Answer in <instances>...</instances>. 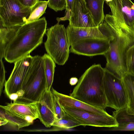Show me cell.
<instances>
[{"instance_id":"cell-1","label":"cell","mask_w":134,"mask_h":134,"mask_svg":"<svg viewBox=\"0 0 134 134\" xmlns=\"http://www.w3.org/2000/svg\"><path fill=\"white\" fill-rule=\"evenodd\" d=\"M45 17L21 26L8 44L4 58L10 63H14L31 52L43 42L46 31Z\"/></svg>"},{"instance_id":"cell-25","label":"cell","mask_w":134,"mask_h":134,"mask_svg":"<svg viewBox=\"0 0 134 134\" xmlns=\"http://www.w3.org/2000/svg\"><path fill=\"white\" fill-rule=\"evenodd\" d=\"M126 63L127 73L134 74V45L126 52Z\"/></svg>"},{"instance_id":"cell-22","label":"cell","mask_w":134,"mask_h":134,"mask_svg":"<svg viewBox=\"0 0 134 134\" xmlns=\"http://www.w3.org/2000/svg\"><path fill=\"white\" fill-rule=\"evenodd\" d=\"M43 59L45 75L46 84V89L51 90L53 81L55 68V63L47 54H44L42 56Z\"/></svg>"},{"instance_id":"cell-18","label":"cell","mask_w":134,"mask_h":134,"mask_svg":"<svg viewBox=\"0 0 134 134\" xmlns=\"http://www.w3.org/2000/svg\"><path fill=\"white\" fill-rule=\"evenodd\" d=\"M86 6L90 11L97 26L104 21L105 15L103 5L105 0H85Z\"/></svg>"},{"instance_id":"cell-29","label":"cell","mask_w":134,"mask_h":134,"mask_svg":"<svg viewBox=\"0 0 134 134\" xmlns=\"http://www.w3.org/2000/svg\"><path fill=\"white\" fill-rule=\"evenodd\" d=\"M1 69L0 72V95L1 96L3 87L6 82L5 79V71L2 59H0Z\"/></svg>"},{"instance_id":"cell-20","label":"cell","mask_w":134,"mask_h":134,"mask_svg":"<svg viewBox=\"0 0 134 134\" xmlns=\"http://www.w3.org/2000/svg\"><path fill=\"white\" fill-rule=\"evenodd\" d=\"M122 79L127 96V107L134 113V74L127 73Z\"/></svg>"},{"instance_id":"cell-21","label":"cell","mask_w":134,"mask_h":134,"mask_svg":"<svg viewBox=\"0 0 134 134\" xmlns=\"http://www.w3.org/2000/svg\"><path fill=\"white\" fill-rule=\"evenodd\" d=\"M0 108V118L7 119L8 123L17 126L18 129L28 126L32 124L26 119L7 109Z\"/></svg>"},{"instance_id":"cell-14","label":"cell","mask_w":134,"mask_h":134,"mask_svg":"<svg viewBox=\"0 0 134 134\" xmlns=\"http://www.w3.org/2000/svg\"><path fill=\"white\" fill-rule=\"evenodd\" d=\"M66 30L70 46L80 40L90 38L103 39L109 41V39L101 31L98 26L92 27H79L68 25Z\"/></svg>"},{"instance_id":"cell-30","label":"cell","mask_w":134,"mask_h":134,"mask_svg":"<svg viewBox=\"0 0 134 134\" xmlns=\"http://www.w3.org/2000/svg\"><path fill=\"white\" fill-rule=\"evenodd\" d=\"M38 0H19L24 5L31 8Z\"/></svg>"},{"instance_id":"cell-17","label":"cell","mask_w":134,"mask_h":134,"mask_svg":"<svg viewBox=\"0 0 134 134\" xmlns=\"http://www.w3.org/2000/svg\"><path fill=\"white\" fill-rule=\"evenodd\" d=\"M112 116L118 124L112 130L119 131L134 130V113L127 106L113 112Z\"/></svg>"},{"instance_id":"cell-32","label":"cell","mask_w":134,"mask_h":134,"mask_svg":"<svg viewBox=\"0 0 134 134\" xmlns=\"http://www.w3.org/2000/svg\"><path fill=\"white\" fill-rule=\"evenodd\" d=\"M8 123V121L5 119H0V126L4 125Z\"/></svg>"},{"instance_id":"cell-9","label":"cell","mask_w":134,"mask_h":134,"mask_svg":"<svg viewBox=\"0 0 134 134\" xmlns=\"http://www.w3.org/2000/svg\"><path fill=\"white\" fill-rule=\"evenodd\" d=\"M64 111L82 126L113 127L118 124L112 115H100L75 108L62 107Z\"/></svg>"},{"instance_id":"cell-12","label":"cell","mask_w":134,"mask_h":134,"mask_svg":"<svg viewBox=\"0 0 134 134\" xmlns=\"http://www.w3.org/2000/svg\"><path fill=\"white\" fill-rule=\"evenodd\" d=\"M69 25L79 27L97 26L87 8L85 0H74Z\"/></svg>"},{"instance_id":"cell-3","label":"cell","mask_w":134,"mask_h":134,"mask_svg":"<svg viewBox=\"0 0 134 134\" xmlns=\"http://www.w3.org/2000/svg\"><path fill=\"white\" fill-rule=\"evenodd\" d=\"M104 69L94 64L78 80L70 96L90 105L104 109L107 101L104 86Z\"/></svg>"},{"instance_id":"cell-13","label":"cell","mask_w":134,"mask_h":134,"mask_svg":"<svg viewBox=\"0 0 134 134\" xmlns=\"http://www.w3.org/2000/svg\"><path fill=\"white\" fill-rule=\"evenodd\" d=\"M38 119L46 127H50L55 120L52 93L46 89L36 102Z\"/></svg>"},{"instance_id":"cell-10","label":"cell","mask_w":134,"mask_h":134,"mask_svg":"<svg viewBox=\"0 0 134 134\" xmlns=\"http://www.w3.org/2000/svg\"><path fill=\"white\" fill-rule=\"evenodd\" d=\"M111 15L120 25L134 30V3L131 0H113L108 4Z\"/></svg>"},{"instance_id":"cell-26","label":"cell","mask_w":134,"mask_h":134,"mask_svg":"<svg viewBox=\"0 0 134 134\" xmlns=\"http://www.w3.org/2000/svg\"><path fill=\"white\" fill-rule=\"evenodd\" d=\"M52 93L55 120L59 119L62 118L66 113L61 105L58 96L53 92H52Z\"/></svg>"},{"instance_id":"cell-5","label":"cell","mask_w":134,"mask_h":134,"mask_svg":"<svg viewBox=\"0 0 134 134\" xmlns=\"http://www.w3.org/2000/svg\"><path fill=\"white\" fill-rule=\"evenodd\" d=\"M59 22L46 30L47 38L44 46L47 54L55 63L63 65L68 59L70 46L66 29Z\"/></svg>"},{"instance_id":"cell-19","label":"cell","mask_w":134,"mask_h":134,"mask_svg":"<svg viewBox=\"0 0 134 134\" xmlns=\"http://www.w3.org/2000/svg\"><path fill=\"white\" fill-rule=\"evenodd\" d=\"M21 25H18L7 28L0 24V59L4 58L6 50L16 33Z\"/></svg>"},{"instance_id":"cell-33","label":"cell","mask_w":134,"mask_h":134,"mask_svg":"<svg viewBox=\"0 0 134 134\" xmlns=\"http://www.w3.org/2000/svg\"><path fill=\"white\" fill-rule=\"evenodd\" d=\"M113 0H105L107 3L108 4V3L112 1Z\"/></svg>"},{"instance_id":"cell-16","label":"cell","mask_w":134,"mask_h":134,"mask_svg":"<svg viewBox=\"0 0 134 134\" xmlns=\"http://www.w3.org/2000/svg\"><path fill=\"white\" fill-rule=\"evenodd\" d=\"M52 92L58 97L62 107H69L80 109L89 112L103 115L109 114L104 109L97 108L76 99L70 96L60 93L52 88Z\"/></svg>"},{"instance_id":"cell-28","label":"cell","mask_w":134,"mask_h":134,"mask_svg":"<svg viewBox=\"0 0 134 134\" xmlns=\"http://www.w3.org/2000/svg\"><path fill=\"white\" fill-rule=\"evenodd\" d=\"M66 4L65 14L63 17L57 18L58 22H59L60 21H64L69 20L71 14V12L72 7L74 0H65Z\"/></svg>"},{"instance_id":"cell-27","label":"cell","mask_w":134,"mask_h":134,"mask_svg":"<svg viewBox=\"0 0 134 134\" xmlns=\"http://www.w3.org/2000/svg\"><path fill=\"white\" fill-rule=\"evenodd\" d=\"M48 7L56 12L66 9L65 0H48Z\"/></svg>"},{"instance_id":"cell-4","label":"cell","mask_w":134,"mask_h":134,"mask_svg":"<svg viewBox=\"0 0 134 134\" xmlns=\"http://www.w3.org/2000/svg\"><path fill=\"white\" fill-rule=\"evenodd\" d=\"M46 88L42 57L34 56L23 84V96L16 101L25 103L36 102Z\"/></svg>"},{"instance_id":"cell-11","label":"cell","mask_w":134,"mask_h":134,"mask_svg":"<svg viewBox=\"0 0 134 134\" xmlns=\"http://www.w3.org/2000/svg\"><path fill=\"white\" fill-rule=\"evenodd\" d=\"M70 46V52L78 55L88 56L104 55L110 48L109 40L98 38L81 40Z\"/></svg>"},{"instance_id":"cell-6","label":"cell","mask_w":134,"mask_h":134,"mask_svg":"<svg viewBox=\"0 0 134 134\" xmlns=\"http://www.w3.org/2000/svg\"><path fill=\"white\" fill-rule=\"evenodd\" d=\"M104 86L107 107L115 110L127 106V97L122 79L116 76L105 68Z\"/></svg>"},{"instance_id":"cell-15","label":"cell","mask_w":134,"mask_h":134,"mask_svg":"<svg viewBox=\"0 0 134 134\" xmlns=\"http://www.w3.org/2000/svg\"><path fill=\"white\" fill-rule=\"evenodd\" d=\"M0 107L26 119L31 123L39 118L36 102L25 103L16 101L13 103H8L6 105H0Z\"/></svg>"},{"instance_id":"cell-2","label":"cell","mask_w":134,"mask_h":134,"mask_svg":"<svg viewBox=\"0 0 134 134\" xmlns=\"http://www.w3.org/2000/svg\"><path fill=\"white\" fill-rule=\"evenodd\" d=\"M104 20L111 27L115 34L114 38L109 41V49L104 55L107 62L105 68L122 79L127 73L126 54L134 45V30L119 25L110 14H106Z\"/></svg>"},{"instance_id":"cell-8","label":"cell","mask_w":134,"mask_h":134,"mask_svg":"<svg viewBox=\"0 0 134 134\" xmlns=\"http://www.w3.org/2000/svg\"><path fill=\"white\" fill-rule=\"evenodd\" d=\"M32 58L33 57L29 54L14 63L13 69L4 85L5 92L8 97L14 94L18 95V99L22 96L23 84Z\"/></svg>"},{"instance_id":"cell-24","label":"cell","mask_w":134,"mask_h":134,"mask_svg":"<svg viewBox=\"0 0 134 134\" xmlns=\"http://www.w3.org/2000/svg\"><path fill=\"white\" fill-rule=\"evenodd\" d=\"M81 125L80 122L66 113L62 118L55 120L52 125L59 130L70 129Z\"/></svg>"},{"instance_id":"cell-31","label":"cell","mask_w":134,"mask_h":134,"mask_svg":"<svg viewBox=\"0 0 134 134\" xmlns=\"http://www.w3.org/2000/svg\"><path fill=\"white\" fill-rule=\"evenodd\" d=\"M79 80L76 77H72L71 78L69 81L70 84L71 86L75 85L77 83Z\"/></svg>"},{"instance_id":"cell-7","label":"cell","mask_w":134,"mask_h":134,"mask_svg":"<svg viewBox=\"0 0 134 134\" xmlns=\"http://www.w3.org/2000/svg\"><path fill=\"white\" fill-rule=\"evenodd\" d=\"M31 9L19 0H0V24L7 28L22 25L26 23Z\"/></svg>"},{"instance_id":"cell-23","label":"cell","mask_w":134,"mask_h":134,"mask_svg":"<svg viewBox=\"0 0 134 134\" xmlns=\"http://www.w3.org/2000/svg\"><path fill=\"white\" fill-rule=\"evenodd\" d=\"M48 0L47 1L38 0L31 7L29 17L27 19L26 23L36 21L45 13L48 5Z\"/></svg>"}]
</instances>
